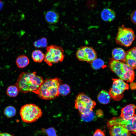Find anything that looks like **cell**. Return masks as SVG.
Here are the masks:
<instances>
[{
  "label": "cell",
  "instance_id": "obj_1",
  "mask_svg": "<svg viewBox=\"0 0 136 136\" xmlns=\"http://www.w3.org/2000/svg\"><path fill=\"white\" fill-rule=\"evenodd\" d=\"M36 72L21 73L15 84L19 92L26 93L32 92L37 94L43 79Z\"/></svg>",
  "mask_w": 136,
  "mask_h": 136
},
{
  "label": "cell",
  "instance_id": "obj_2",
  "mask_svg": "<svg viewBox=\"0 0 136 136\" xmlns=\"http://www.w3.org/2000/svg\"><path fill=\"white\" fill-rule=\"evenodd\" d=\"M62 81L61 79L58 77L44 80L37 94L39 98L43 99H55L59 96L58 88Z\"/></svg>",
  "mask_w": 136,
  "mask_h": 136
},
{
  "label": "cell",
  "instance_id": "obj_3",
  "mask_svg": "<svg viewBox=\"0 0 136 136\" xmlns=\"http://www.w3.org/2000/svg\"><path fill=\"white\" fill-rule=\"evenodd\" d=\"M19 113L22 120L27 123L35 122L42 115V112L40 108L33 104L23 105L21 107Z\"/></svg>",
  "mask_w": 136,
  "mask_h": 136
},
{
  "label": "cell",
  "instance_id": "obj_4",
  "mask_svg": "<svg viewBox=\"0 0 136 136\" xmlns=\"http://www.w3.org/2000/svg\"><path fill=\"white\" fill-rule=\"evenodd\" d=\"M44 55V61L49 66L53 63L61 62L64 58V50L62 47L54 45L47 47Z\"/></svg>",
  "mask_w": 136,
  "mask_h": 136
},
{
  "label": "cell",
  "instance_id": "obj_5",
  "mask_svg": "<svg viewBox=\"0 0 136 136\" xmlns=\"http://www.w3.org/2000/svg\"><path fill=\"white\" fill-rule=\"evenodd\" d=\"M135 38L132 29L123 25L118 28L115 41L117 44L127 47L131 45Z\"/></svg>",
  "mask_w": 136,
  "mask_h": 136
},
{
  "label": "cell",
  "instance_id": "obj_6",
  "mask_svg": "<svg viewBox=\"0 0 136 136\" xmlns=\"http://www.w3.org/2000/svg\"><path fill=\"white\" fill-rule=\"evenodd\" d=\"M96 102L83 93H79L75 100V107L80 114L92 111L96 105Z\"/></svg>",
  "mask_w": 136,
  "mask_h": 136
},
{
  "label": "cell",
  "instance_id": "obj_7",
  "mask_svg": "<svg viewBox=\"0 0 136 136\" xmlns=\"http://www.w3.org/2000/svg\"><path fill=\"white\" fill-rule=\"evenodd\" d=\"M112 80V87L109 92L112 99L118 101L123 97V93L125 90L129 89V85L121 79H113Z\"/></svg>",
  "mask_w": 136,
  "mask_h": 136
},
{
  "label": "cell",
  "instance_id": "obj_8",
  "mask_svg": "<svg viewBox=\"0 0 136 136\" xmlns=\"http://www.w3.org/2000/svg\"><path fill=\"white\" fill-rule=\"evenodd\" d=\"M120 118L114 117L107 122L110 136H130V133L120 123Z\"/></svg>",
  "mask_w": 136,
  "mask_h": 136
},
{
  "label": "cell",
  "instance_id": "obj_9",
  "mask_svg": "<svg viewBox=\"0 0 136 136\" xmlns=\"http://www.w3.org/2000/svg\"><path fill=\"white\" fill-rule=\"evenodd\" d=\"M77 58L80 61L92 62L97 58L96 53L92 47L84 46L79 48L77 51Z\"/></svg>",
  "mask_w": 136,
  "mask_h": 136
},
{
  "label": "cell",
  "instance_id": "obj_10",
  "mask_svg": "<svg viewBox=\"0 0 136 136\" xmlns=\"http://www.w3.org/2000/svg\"><path fill=\"white\" fill-rule=\"evenodd\" d=\"M109 64L111 70L121 79L124 72L125 63L113 58L110 59Z\"/></svg>",
  "mask_w": 136,
  "mask_h": 136
},
{
  "label": "cell",
  "instance_id": "obj_11",
  "mask_svg": "<svg viewBox=\"0 0 136 136\" xmlns=\"http://www.w3.org/2000/svg\"><path fill=\"white\" fill-rule=\"evenodd\" d=\"M120 122L130 133L136 135V114L126 120L120 117Z\"/></svg>",
  "mask_w": 136,
  "mask_h": 136
},
{
  "label": "cell",
  "instance_id": "obj_12",
  "mask_svg": "<svg viewBox=\"0 0 136 136\" xmlns=\"http://www.w3.org/2000/svg\"><path fill=\"white\" fill-rule=\"evenodd\" d=\"M125 62L133 69H136V47H133L126 52Z\"/></svg>",
  "mask_w": 136,
  "mask_h": 136
},
{
  "label": "cell",
  "instance_id": "obj_13",
  "mask_svg": "<svg viewBox=\"0 0 136 136\" xmlns=\"http://www.w3.org/2000/svg\"><path fill=\"white\" fill-rule=\"evenodd\" d=\"M136 106L132 104L128 105L123 108L121 111L120 117L124 120L128 119L135 115Z\"/></svg>",
  "mask_w": 136,
  "mask_h": 136
},
{
  "label": "cell",
  "instance_id": "obj_14",
  "mask_svg": "<svg viewBox=\"0 0 136 136\" xmlns=\"http://www.w3.org/2000/svg\"><path fill=\"white\" fill-rule=\"evenodd\" d=\"M124 69V72L121 79L127 82H132L134 80L135 76L133 69L125 63Z\"/></svg>",
  "mask_w": 136,
  "mask_h": 136
},
{
  "label": "cell",
  "instance_id": "obj_15",
  "mask_svg": "<svg viewBox=\"0 0 136 136\" xmlns=\"http://www.w3.org/2000/svg\"><path fill=\"white\" fill-rule=\"evenodd\" d=\"M101 17L104 21L110 22L113 20L116 17V14L114 11L109 8L104 9L101 13Z\"/></svg>",
  "mask_w": 136,
  "mask_h": 136
},
{
  "label": "cell",
  "instance_id": "obj_16",
  "mask_svg": "<svg viewBox=\"0 0 136 136\" xmlns=\"http://www.w3.org/2000/svg\"><path fill=\"white\" fill-rule=\"evenodd\" d=\"M45 17L46 22L51 24L57 23L58 21L59 18L58 14L52 10L47 12L45 14Z\"/></svg>",
  "mask_w": 136,
  "mask_h": 136
},
{
  "label": "cell",
  "instance_id": "obj_17",
  "mask_svg": "<svg viewBox=\"0 0 136 136\" xmlns=\"http://www.w3.org/2000/svg\"><path fill=\"white\" fill-rule=\"evenodd\" d=\"M112 54L114 59L125 61L126 52L123 49L118 47L115 48L113 50Z\"/></svg>",
  "mask_w": 136,
  "mask_h": 136
},
{
  "label": "cell",
  "instance_id": "obj_18",
  "mask_svg": "<svg viewBox=\"0 0 136 136\" xmlns=\"http://www.w3.org/2000/svg\"><path fill=\"white\" fill-rule=\"evenodd\" d=\"M97 98L100 103L106 104L110 102L111 98L109 92L105 90H103L99 93Z\"/></svg>",
  "mask_w": 136,
  "mask_h": 136
},
{
  "label": "cell",
  "instance_id": "obj_19",
  "mask_svg": "<svg viewBox=\"0 0 136 136\" xmlns=\"http://www.w3.org/2000/svg\"><path fill=\"white\" fill-rule=\"evenodd\" d=\"M16 62L18 68H23L26 67L29 64L30 61L26 56L21 55L17 57L16 60Z\"/></svg>",
  "mask_w": 136,
  "mask_h": 136
},
{
  "label": "cell",
  "instance_id": "obj_20",
  "mask_svg": "<svg viewBox=\"0 0 136 136\" xmlns=\"http://www.w3.org/2000/svg\"><path fill=\"white\" fill-rule=\"evenodd\" d=\"M32 58L35 62L41 63L44 59V55L41 50H35L32 52Z\"/></svg>",
  "mask_w": 136,
  "mask_h": 136
},
{
  "label": "cell",
  "instance_id": "obj_21",
  "mask_svg": "<svg viewBox=\"0 0 136 136\" xmlns=\"http://www.w3.org/2000/svg\"><path fill=\"white\" fill-rule=\"evenodd\" d=\"M70 91V88L68 84H61L58 88V92L59 95L65 96L69 94Z\"/></svg>",
  "mask_w": 136,
  "mask_h": 136
},
{
  "label": "cell",
  "instance_id": "obj_22",
  "mask_svg": "<svg viewBox=\"0 0 136 136\" xmlns=\"http://www.w3.org/2000/svg\"><path fill=\"white\" fill-rule=\"evenodd\" d=\"M19 92L18 89L15 85L9 86L6 90V94L9 96L15 97L17 96Z\"/></svg>",
  "mask_w": 136,
  "mask_h": 136
},
{
  "label": "cell",
  "instance_id": "obj_23",
  "mask_svg": "<svg viewBox=\"0 0 136 136\" xmlns=\"http://www.w3.org/2000/svg\"><path fill=\"white\" fill-rule=\"evenodd\" d=\"M16 110L15 108L12 106H7L5 109L4 113L7 118H10L14 116L16 114Z\"/></svg>",
  "mask_w": 136,
  "mask_h": 136
},
{
  "label": "cell",
  "instance_id": "obj_24",
  "mask_svg": "<svg viewBox=\"0 0 136 136\" xmlns=\"http://www.w3.org/2000/svg\"><path fill=\"white\" fill-rule=\"evenodd\" d=\"M80 116L81 119L85 122L91 121L95 117V114L93 111L85 114H80Z\"/></svg>",
  "mask_w": 136,
  "mask_h": 136
},
{
  "label": "cell",
  "instance_id": "obj_25",
  "mask_svg": "<svg viewBox=\"0 0 136 136\" xmlns=\"http://www.w3.org/2000/svg\"><path fill=\"white\" fill-rule=\"evenodd\" d=\"M33 45L37 48L46 47L47 45V39L45 38H42L35 41Z\"/></svg>",
  "mask_w": 136,
  "mask_h": 136
},
{
  "label": "cell",
  "instance_id": "obj_26",
  "mask_svg": "<svg viewBox=\"0 0 136 136\" xmlns=\"http://www.w3.org/2000/svg\"><path fill=\"white\" fill-rule=\"evenodd\" d=\"M104 62L101 59H96L92 62V67L94 69L98 70L102 67L104 65Z\"/></svg>",
  "mask_w": 136,
  "mask_h": 136
},
{
  "label": "cell",
  "instance_id": "obj_27",
  "mask_svg": "<svg viewBox=\"0 0 136 136\" xmlns=\"http://www.w3.org/2000/svg\"><path fill=\"white\" fill-rule=\"evenodd\" d=\"M42 130L47 136H58L55 129L53 127H50L46 129H43Z\"/></svg>",
  "mask_w": 136,
  "mask_h": 136
},
{
  "label": "cell",
  "instance_id": "obj_28",
  "mask_svg": "<svg viewBox=\"0 0 136 136\" xmlns=\"http://www.w3.org/2000/svg\"><path fill=\"white\" fill-rule=\"evenodd\" d=\"M93 136H105L104 132L99 129H96L94 132Z\"/></svg>",
  "mask_w": 136,
  "mask_h": 136
},
{
  "label": "cell",
  "instance_id": "obj_29",
  "mask_svg": "<svg viewBox=\"0 0 136 136\" xmlns=\"http://www.w3.org/2000/svg\"><path fill=\"white\" fill-rule=\"evenodd\" d=\"M131 18L132 22L136 24V10L134 11L132 13Z\"/></svg>",
  "mask_w": 136,
  "mask_h": 136
},
{
  "label": "cell",
  "instance_id": "obj_30",
  "mask_svg": "<svg viewBox=\"0 0 136 136\" xmlns=\"http://www.w3.org/2000/svg\"><path fill=\"white\" fill-rule=\"evenodd\" d=\"M103 113L101 110H98L96 111V114L98 117H100L103 116Z\"/></svg>",
  "mask_w": 136,
  "mask_h": 136
},
{
  "label": "cell",
  "instance_id": "obj_31",
  "mask_svg": "<svg viewBox=\"0 0 136 136\" xmlns=\"http://www.w3.org/2000/svg\"><path fill=\"white\" fill-rule=\"evenodd\" d=\"M130 87L131 89L132 90L136 89V83H132L130 85Z\"/></svg>",
  "mask_w": 136,
  "mask_h": 136
},
{
  "label": "cell",
  "instance_id": "obj_32",
  "mask_svg": "<svg viewBox=\"0 0 136 136\" xmlns=\"http://www.w3.org/2000/svg\"><path fill=\"white\" fill-rule=\"evenodd\" d=\"M0 136H14L13 135L7 133H0Z\"/></svg>",
  "mask_w": 136,
  "mask_h": 136
},
{
  "label": "cell",
  "instance_id": "obj_33",
  "mask_svg": "<svg viewBox=\"0 0 136 136\" xmlns=\"http://www.w3.org/2000/svg\"><path fill=\"white\" fill-rule=\"evenodd\" d=\"M3 5V3L2 1H0V10L2 8Z\"/></svg>",
  "mask_w": 136,
  "mask_h": 136
},
{
  "label": "cell",
  "instance_id": "obj_34",
  "mask_svg": "<svg viewBox=\"0 0 136 136\" xmlns=\"http://www.w3.org/2000/svg\"></svg>",
  "mask_w": 136,
  "mask_h": 136
},
{
  "label": "cell",
  "instance_id": "obj_35",
  "mask_svg": "<svg viewBox=\"0 0 136 136\" xmlns=\"http://www.w3.org/2000/svg\"></svg>",
  "mask_w": 136,
  "mask_h": 136
}]
</instances>
